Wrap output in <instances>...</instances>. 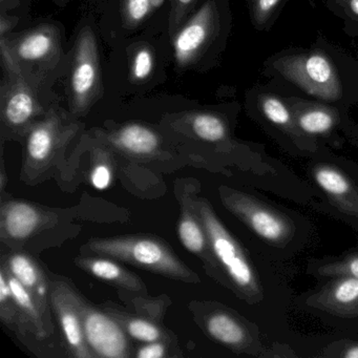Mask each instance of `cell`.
I'll use <instances>...</instances> for the list:
<instances>
[{
  "label": "cell",
  "mask_w": 358,
  "mask_h": 358,
  "mask_svg": "<svg viewBox=\"0 0 358 358\" xmlns=\"http://www.w3.org/2000/svg\"><path fill=\"white\" fill-rule=\"evenodd\" d=\"M0 243L6 248L34 253L52 246L51 242L78 234V230H69L72 215L66 209L43 206L37 203L17 199L0 198Z\"/></svg>",
  "instance_id": "6da1fadb"
},
{
  "label": "cell",
  "mask_w": 358,
  "mask_h": 358,
  "mask_svg": "<svg viewBox=\"0 0 358 358\" xmlns=\"http://www.w3.org/2000/svg\"><path fill=\"white\" fill-rule=\"evenodd\" d=\"M80 253L113 257L121 263L185 284L201 282L198 273L180 259L171 244L154 234L92 238L81 246Z\"/></svg>",
  "instance_id": "7a4b0ae2"
},
{
  "label": "cell",
  "mask_w": 358,
  "mask_h": 358,
  "mask_svg": "<svg viewBox=\"0 0 358 358\" xmlns=\"http://www.w3.org/2000/svg\"><path fill=\"white\" fill-rule=\"evenodd\" d=\"M201 186L192 196V204L200 217L220 267L231 285L232 292L251 305L263 301L264 291L257 271L238 241L224 225L213 204L199 196Z\"/></svg>",
  "instance_id": "3957f363"
},
{
  "label": "cell",
  "mask_w": 358,
  "mask_h": 358,
  "mask_svg": "<svg viewBox=\"0 0 358 358\" xmlns=\"http://www.w3.org/2000/svg\"><path fill=\"white\" fill-rule=\"evenodd\" d=\"M188 310L196 326L215 343L240 355L257 357H295L284 343L265 345L252 327L234 310L215 301L194 299Z\"/></svg>",
  "instance_id": "277c9868"
},
{
  "label": "cell",
  "mask_w": 358,
  "mask_h": 358,
  "mask_svg": "<svg viewBox=\"0 0 358 358\" xmlns=\"http://www.w3.org/2000/svg\"><path fill=\"white\" fill-rule=\"evenodd\" d=\"M78 125L50 112L37 121L24 137L20 180L27 185H37L49 178L59 164L68 144L76 135Z\"/></svg>",
  "instance_id": "5b68a950"
},
{
  "label": "cell",
  "mask_w": 358,
  "mask_h": 358,
  "mask_svg": "<svg viewBox=\"0 0 358 358\" xmlns=\"http://www.w3.org/2000/svg\"><path fill=\"white\" fill-rule=\"evenodd\" d=\"M219 196L223 206L267 244L282 248L294 236L292 220L257 196L225 185L220 186Z\"/></svg>",
  "instance_id": "8992f818"
},
{
  "label": "cell",
  "mask_w": 358,
  "mask_h": 358,
  "mask_svg": "<svg viewBox=\"0 0 358 358\" xmlns=\"http://www.w3.org/2000/svg\"><path fill=\"white\" fill-rule=\"evenodd\" d=\"M75 303L80 313L87 345L96 358L134 357L135 343L121 324L85 296L72 282Z\"/></svg>",
  "instance_id": "52a82bcc"
},
{
  "label": "cell",
  "mask_w": 358,
  "mask_h": 358,
  "mask_svg": "<svg viewBox=\"0 0 358 358\" xmlns=\"http://www.w3.org/2000/svg\"><path fill=\"white\" fill-rule=\"evenodd\" d=\"M200 183L196 179H179L175 183V194L180 206L177 225L178 238L188 252L198 257L207 275L217 284L232 291L229 280L217 264L208 236L192 204V196Z\"/></svg>",
  "instance_id": "ba28073f"
},
{
  "label": "cell",
  "mask_w": 358,
  "mask_h": 358,
  "mask_svg": "<svg viewBox=\"0 0 358 358\" xmlns=\"http://www.w3.org/2000/svg\"><path fill=\"white\" fill-rule=\"evenodd\" d=\"M272 68L306 93L324 101H336L343 93L334 66L320 52L284 56L276 59Z\"/></svg>",
  "instance_id": "9c48e42d"
},
{
  "label": "cell",
  "mask_w": 358,
  "mask_h": 358,
  "mask_svg": "<svg viewBox=\"0 0 358 358\" xmlns=\"http://www.w3.org/2000/svg\"><path fill=\"white\" fill-rule=\"evenodd\" d=\"M0 266L17 278L34 297L47 322L52 336L64 341L51 305L50 271L32 253L1 246Z\"/></svg>",
  "instance_id": "30bf717a"
},
{
  "label": "cell",
  "mask_w": 358,
  "mask_h": 358,
  "mask_svg": "<svg viewBox=\"0 0 358 358\" xmlns=\"http://www.w3.org/2000/svg\"><path fill=\"white\" fill-rule=\"evenodd\" d=\"M51 305L58 328L72 358H96L85 339L80 313L75 303L72 280L50 272Z\"/></svg>",
  "instance_id": "8fae6325"
},
{
  "label": "cell",
  "mask_w": 358,
  "mask_h": 358,
  "mask_svg": "<svg viewBox=\"0 0 358 358\" xmlns=\"http://www.w3.org/2000/svg\"><path fill=\"white\" fill-rule=\"evenodd\" d=\"M0 320L8 332L14 334L17 341L36 357H68L59 348L41 338L36 329L20 313L3 269H0Z\"/></svg>",
  "instance_id": "7c38bea8"
},
{
  "label": "cell",
  "mask_w": 358,
  "mask_h": 358,
  "mask_svg": "<svg viewBox=\"0 0 358 358\" xmlns=\"http://www.w3.org/2000/svg\"><path fill=\"white\" fill-rule=\"evenodd\" d=\"M100 73L95 36L85 29L79 36L71 77L73 101L76 112H85L93 101L99 85Z\"/></svg>",
  "instance_id": "4fadbf2b"
},
{
  "label": "cell",
  "mask_w": 358,
  "mask_h": 358,
  "mask_svg": "<svg viewBox=\"0 0 358 358\" xmlns=\"http://www.w3.org/2000/svg\"><path fill=\"white\" fill-rule=\"evenodd\" d=\"M309 307L343 318L358 317V278L337 275L306 297Z\"/></svg>",
  "instance_id": "5bb4252c"
},
{
  "label": "cell",
  "mask_w": 358,
  "mask_h": 358,
  "mask_svg": "<svg viewBox=\"0 0 358 358\" xmlns=\"http://www.w3.org/2000/svg\"><path fill=\"white\" fill-rule=\"evenodd\" d=\"M310 176L341 213L358 220L357 182H354L336 165L327 162L311 164Z\"/></svg>",
  "instance_id": "9a60e30c"
},
{
  "label": "cell",
  "mask_w": 358,
  "mask_h": 358,
  "mask_svg": "<svg viewBox=\"0 0 358 358\" xmlns=\"http://www.w3.org/2000/svg\"><path fill=\"white\" fill-rule=\"evenodd\" d=\"M100 141L136 160H155L163 154L160 136L145 125L131 123L110 133H100Z\"/></svg>",
  "instance_id": "2e32d148"
},
{
  "label": "cell",
  "mask_w": 358,
  "mask_h": 358,
  "mask_svg": "<svg viewBox=\"0 0 358 358\" xmlns=\"http://www.w3.org/2000/svg\"><path fill=\"white\" fill-rule=\"evenodd\" d=\"M74 263L79 269L114 287L117 291L148 294L142 278L113 257L80 253L75 257Z\"/></svg>",
  "instance_id": "e0dca14e"
},
{
  "label": "cell",
  "mask_w": 358,
  "mask_h": 358,
  "mask_svg": "<svg viewBox=\"0 0 358 358\" xmlns=\"http://www.w3.org/2000/svg\"><path fill=\"white\" fill-rule=\"evenodd\" d=\"M39 108L33 94L24 87L10 92L3 100V139H24L31 127L39 120Z\"/></svg>",
  "instance_id": "ac0fdd59"
},
{
  "label": "cell",
  "mask_w": 358,
  "mask_h": 358,
  "mask_svg": "<svg viewBox=\"0 0 358 358\" xmlns=\"http://www.w3.org/2000/svg\"><path fill=\"white\" fill-rule=\"evenodd\" d=\"M215 22V8L207 3L184 27L175 39V56L180 66L189 64L210 38Z\"/></svg>",
  "instance_id": "d6986e66"
},
{
  "label": "cell",
  "mask_w": 358,
  "mask_h": 358,
  "mask_svg": "<svg viewBox=\"0 0 358 358\" xmlns=\"http://www.w3.org/2000/svg\"><path fill=\"white\" fill-rule=\"evenodd\" d=\"M290 108L301 133L314 141L316 138L330 136L341 122L337 110L322 104L299 100L292 102Z\"/></svg>",
  "instance_id": "ffe728a7"
},
{
  "label": "cell",
  "mask_w": 358,
  "mask_h": 358,
  "mask_svg": "<svg viewBox=\"0 0 358 358\" xmlns=\"http://www.w3.org/2000/svg\"><path fill=\"white\" fill-rule=\"evenodd\" d=\"M100 306L121 324L134 343H152L177 336L173 331L165 328L163 324L138 315L134 312L127 311L114 301H106Z\"/></svg>",
  "instance_id": "44dd1931"
},
{
  "label": "cell",
  "mask_w": 358,
  "mask_h": 358,
  "mask_svg": "<svg viewBox=\"0 0 358 358\" xmlns=\"http://www.w3.org/2000/svg\"><path fill=\"white\" fill-rule=\"evenodd\" d=\"M189 127L192 134L201 141L220 146L225 152H231L234 150L229 129L221 117L208 113H200L192 116Z\"/></svg>",
  "instance_id": "7402d4cb"
},
{
  "label": "cell",
  "mask_w": 358,
  "mask_h": 358,
  "mask_svg": "<svg viewBox=\"0 0 358 358\" xmlns=\"http://www.w3.org/2000/svg\"><path fill=\"white\" fill-rule=\"evenodd\" d=\"M117 293L123 303H127L129 308H133L134 313L160 324H163L167 310L173 305L171 297L166 294L150 296L148 294H139L127 291H117Z\"/></svg>",
  "instance_id": "603a6c76"
},
{
  "label": "cell",
  "mask_w": 358,
  "mask_h": 358,
  "mask_svg": "<svg viewBox=\"0 0 358 358\" xmlns=\"http://www.w3.org/2000/svg\"><path fill=\"white\" fill-rule=\"evenodd\" d=\"M308 271L317 278H333L337 275L358 278V251L347 253L336 259H314L309 264Z\"/></svg>",
  "instance_id": "cb8c5ba5"
},
{
  "label": "cell",
  "mask_w": 358,
  "mask_h": 358,
  "mask_svg": "<svg viewBox=\"0 0 358 358\" xmlns=\"http://www.w3.org/2000/svg\"><path fill=\"white\" fill-rule=\"evenodd\" d=\"M55 38L50 31L38 30L24 36L18 43L16 55L27 62H36L47 57L53 51Z\"/></svg>",
  "instance_id": "d4e9b609"
},
{
  "label": "cell",
  "mask_w": 358,
  "mask_h": 358,
  "mask_svg": "<svg viewBox=\"0 0 358 358\" xmlns=\"http://www.w3.org/2000/svg\"><path fill=\"white\" fill-rule=\"evenodd\" d=\"M183 356L177 336L152 343H136L134 351L136 358H182Z\"/></svg>",
  "instance_id": "484cf974"
},
{
  "label": "cell",
  "mask_w": 358,
  "mask_h": 358,
  "mask_svg": "<svg viewBox=\"0 0 358 358\" xmlns=\"http://www.w3.org/2000/svg\"><path fill=\"white\" fill-rule=\"evenodd\" d=\"M164 0H125V13L131 24L145 20L152 10L161 7Z\"/></svg>",
  "instance_id": "4316f807"
},
{
  "label": "cell",
  "mask_w": 358,
  "mask_h": 358,
  "mask_svg": "<svg viewBox=\"0 0 358 358\" xmlns=\"http://www.w3.org/2000/svg\"><path fill=\"white\" fill-rule=\"evenodd\" d=\"M113 169L108 160H99L94 163L90 179L92 185L98 190H106L110 187L113 181Z\"/></svg>",
  "instance_id": "83f0119b"
},
{
  "label": "cell",
  "mask_w": 358,
  "mask_h": 358,
  "mask_svg": "<svg viewBox=\"0 0 358 358\" xmlns=\"http://www.w3.org/2000/svg\"><path fill=\"white\" fill-rule=\"evenodd\" d=\"M253 20L257 26H263L271 17L280 0H250Z\"/></svg>",
  "instance_id": "f1b7e54d"
},
{
  "label": "cell",
  "mask_w": 358,
  "mask_h": 358,
  "mask_svg": "<svg viewBox=\"0 0 358 358\" xmlns=\"http://www.w3.org/2000/svg\"><path fill=\"white\" fill-rule=\"evenodd\" d=\"M154 68V58L148 50L142 49L136 54L133 64V76L137 80L148 78Z\"/></svg>",
  "instance_id": "f546056e"
},
{
  "label": "cell",
  "mask_w": 358,
  "mask_h": 358,
  "mask_svg": "<svg viewBox=\"0 0 358 358\" xmlns=\"http://www.w3.org/2000/svg\"><path fill=\"white\" fill-rule=\"evenodd\" d=\"M334 351L338 352L333 353L331 356L343 358H358V343H343L341 348V345H339V348H334V345H331L330 348L326 349V352L322 353V355L326 356L327 354Z\"/></svg>",
  "instance_id": "4dcf8cb0"
},
{
  "label": "cell",
  "mask_w": 358,
  "mask_h": 358,
  "mask_svg": "<svg viewBox=\"0 0 358 358\" xmlns=\"http://www.w3.org/2000/svg\"><path fill=\"white\" fill-rule=\"evenodd\" d=\"M343 11L347 12L352 18L358 20V0H335Z\"/></svg>",
  "instance_id": "1f68e13d"
},
{
  "label": "cell",
  "mask_w": 358,
  "mask_h": 358,
  "mask_svg": "<svg viewBox=\"0 0 358 358\" xmlns=\"http://www.w3.org/2000/svg\"><path fill=\"white\" fill-rule=\"evenodd\" d=\"M8 184H9V178H8L7 171H6L5 160H3V155L1 156V169H0V192H1L0 198H5Z\"/></svg>",
  "instance_id": "d6a6232c"
},
{
  "label": "cell",
  "mask_w": 358,
  "mask_h": 358,
  "mask_svg": "<svg viewBox=\"0 0 358 358\" xmlns=\"http://www.w3.org/2000/svg\"><path fill=\"white\" fill-rule=\"evenodd\" d=\"M178 1L182 5H189L190 3H192V0H178Z\"/></svg>",
  "instance_id": "836d02e7"
},
{
  "label": "cell",
  "mask_w": 358,
  "mask_h": 358,
  "mask_svg": "<svg viewBox=\"0 0 358 358\" xmlns=\"http://www.w3.org/2000/svg\"><path fill=\"white\" fill-rule=\"evenodd\" d=\"M357 183H358V181H357Z\"/></svg>",
  "instance_id": "e575fe53"
}]
</instances>
